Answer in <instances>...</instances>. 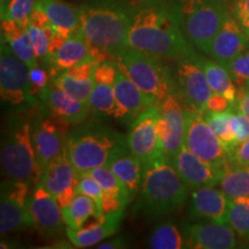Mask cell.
Listing matches in <instances>:
<instances>
[{"mask_svg":"<svg viewBox=\"0 0 249 249\" xmlns=\"http://www.w3.org/2000/svg\"><path fill=\"white\" fill-rule=\"evenodd\" d=\"M235 107L249 120V89L247 87L238 88Z\"/></svg>","mask_w":249,"mask_h":249,"instance_id":"obj_46","label":"cell"},{"mask_svg":"<svg viewBox=\"0 0 249 249\" xmlns=\"http://www.w3.org/2000/svg\"><path fill=\"white\" fill-rule=\"evenodd\" d=\"M160 116V108L150 107L130 123L127 144L130 154L141 161L143 169L169 161L165 157L158 136L157 124Z\"/></svg>","mask_w":249,"mask_h":249,"instance_id":"obj_8","label":"cell"},{"mask_svg":"<svg viewBox=\"0 0 249 249\" xmlns=\"http://www.w3.org/2000/svg\"><path fill=\"white\" fill-rule=\"evenodd\" d=\"M187 247L196 249H232L238 246L230 224L203 220L185 226Z\"/></svg>","mask_w":249,"mask_h":249,"instance_id":"obj_18","label":"cell"},{"mask_svg":"<svg viewBox=\"0 0 249 249\" xmlns=\"http://www.w3.org/2000/svg\"><path fill=\"white\" fill-rule=\"evenodd\" d=\"M108 167L127 187L133 197L141 191L144 169L141 161L130 154V151L124 152L112 160Z\"/></svg>","mask_w":249,"mask_h":249,"instance_id":"obj_32","label":"cell"},{"mask_svg":"<svg viewBox=\"0 0 249 249\" xmlns=\"http://www.w3.org/2000/svg\"><path fill=\"white\" fill-rule=\"evenodd\" d=\"M40 183L61 208L70 204L77 194V172L65 147L42 171Z\"/></svg>","mask_w":249,"mask_h":249,"instance_id":"obj_14","label":"cell"},{"mask_svg":"<svg viewBox=\"0 0 249 249\" xmlns=\"http://www.w3.org/2000/svg\"><path fill=\"white\" fill-rule=\"evenodd\" d=\"M76 192L91 197L102 208L103 189L99 182L89 172L77 174Z\"/></svg>","mask_w":249,"mask_h":249,"instance_id":"obj_39","label":"cell"},{"mask_svg":"<svg viewBox=\"0 0 249 249\" xmlns=\"http://www.w3.org/2000/svg\"><path fill=\"white\" fill-rule=\"evenodd\" d=\"M249 50V38L234 15L230 12L220 29L213 37L207 54L219 64H225Z\"/></svg>","mask_w":249,"mask_h":249,"instance_id":"obj_19","label":"cell"},{"mask_svg":"<svg viewBox=\"0 0 249 249\" xmlns=\"http://www.w3.org/2000/svg\"><path fill=\"white\" fill-rule=\"evenodd\" d=\"M11 2L12 0H0V15H1V20H5L6 17H7Z\"/></svg>","mask_w":249,"mask_h":249,"instance_id":"obj_48","label":"cell"},{"mask_svg":"<svg viewBox=\"0 0 249 249\" xmlns=\"http://www.w3.org/2000/svg\"><path fill=\"white\" fill-rule=\"evenodd\" d=\"M174 169L188 189L216 186L220 182L226 167L210 164L193 154L185 144L171 160Z\"/></svg>","mask_w":249,"mask_h":249,"instance_id":"obj_17","label":"cell"},{"mask_svg":"<svg viewBox=\"0 0 249 249\" xmlns=\"http://www.w3.org/2000/svg\"><path fill=\"white\" fill-rule=\"evenodd\" d=\"M233 15L249 38V0H235Z\"/></svg>","mask_w":249,"mask_h":249,"instance_id":"obj_44","label":"cell"},{"mask_svg":"<svg viewBox=\"0 0 249 249\" xmlns=\"http://www.w3.org/2000/svg\"><path fill=\"white\" fill-rule=\"evenodd\" d=\"M29 183L6 180L1 183L0 233L1 235L34 226L28 209Z\"/></svg>","mask_w":249,"mask_h":249,"instance_id":"obj_12","label":"cell"},{"mask_svg":"<svg viewBox=\"0 0 249 249\" xmlns=\"http://www.w3.org/2000/svg\"><path fill=\"white\" fill-rule=\"evenodd\" d=\"M39 98L45 103L57 119L66 124H81L87 118L91 107L89 103L77 99L54 85L48 86L39 93Z\"/></svg>","mask_w":249,"mask_h":249,"instance_id":"obj_22","label":"cell"},{"mask_svg":"<svg viewBox=\"0 0 249 249\" xmlns=\"http://www.w3.org/2000/svg\"><path fill=\"white\" fill-rule=\"evenodd\" d=\"M81 11V33L99 62L116 60L128 48L133 15L116 5L85 6Z\"/></svg>","mask_w":249,"mask_h":249,"instance_id":"obj_2","label":"cell"},{"mask_svg":"<svg viewBox=\"0 0 249 249\" xmlns=\"http://www.w3.org/2000/svg\"><path fill=\"white\" fill-rule=\"evenodd\" d=\"M124 217V210L103 213L93 217L85 226L79 230L67 229V236L75 247L87 248L98 245L104 239L113 235L119 229Z\"/></svg>","mask_w":249,"mask_h":249,"instance_id":"obj_23","label":"cell"},{"mask_svg":"<svg viewBox=\"0 0 249 249\" xmlns=\"http://www.w3.org/2000/svg\"><path fill=\"white\" fill-rule=\"evenodd\" d=\"M179 5L152 4L133 15L128 46L155 55L183 59L194 54L182 29Z\"/></svg>","mask_w":249,"mask_h":249,"instance_id":"obj_1","label":"cell"},{"mask_svg":"<svg viewBox=\"0 0 249 249\" xmlns=\"http://www.w3.org/2000/svg\"><path fill=\"white\" fill-rule=\"evenodd\" d=\"M33 141L35 145L37 161L40 171H43L46 165L65 148L66 138L64 139L57 121L51 118H44L34 127Z\"/></svg>","mask_w":249,"mask_h":249,"instance_id":"obj_25","label":"cell"},{"mask_svg":"<svg viewBox=\"0 0 249 249\" xmlns=\"http://www.w3.org/2000/svg\"><path fill=\"white\" fill-rule=\"evenodd\" d=\"M118 66L114 60H105L93 70V86L89 104L96 114L102 117H113L116 112L114 85Z\"/></svg>","mask_w":249,"mask_h":249,"instance_id":"obj_20","label":"cell"},{"mask_svg":"<svg viewBox=\"0 0 249 249\" xmlns=\"http://www.w3.org/2000/svg\"><path fill=\"white\" fill-rule=\"evenodd\" d=\"M232 129L235 135V145L249 139V120L241 112L234 111L232 116Z\"/></svg>","mask_w":249,"mask_h":249,"instance_id":"obj_42","label":"cell"},{"mask_svg":"<svg viewBox=\"0 0 249 249\" xmlns=\"http://www.w3.org/2000/svg\"><path fill=\"white\" fill-rule=\"evenodd\" d=\"M61 210L65 224L67 229L71 230H79L93 217L104 213L102 208L91 197L81 193H77L71 203L61 208Z\"/></svg>","mask_w":249,"mask_h":249,"instance_id":"obj_31","label":"cell"},{"mask_svg":"<svg viewBox=\"0 0 249 249\" xmlns=\"http://www.w3.org/2000/svg\"><path fill=\"white\" fill-rule=\"evenodd\" d=\"M230 108H235L224 96L219 93H213L207 104V110L213 112H223Z\"/></svg>","mask_w":249,"mask_h":249,"instance_id":"obj_45","label":"cell"},{"mask_svg":"<svg viewBox=\"0 0 249 249\" xmlns=\"http://www.w3.org/2000/svg\"><path fill=\"white\" fill-rule=\"evenodd\" d=\"M234 108L223 112H213L205 110L203 112L205 120L210 124L211 128L216 133V135L222 140L227 149H232L235 147V135L232 129V116Z\"/></svg>","mask_w":249,"mask_h":249,"instance_id":"obj_36","label":"cell"},{"mask_svg":"<svg viewBox=\"0 0 249 249\" xmlns=\"http://www.w3.org/2000/svg\"><path fill=\"white\" fill-rule=\"evenodd\" d=\"M27 30L29 34L31 44L35 50L38 60L45 62L49 55L50 44L57 31L54 30L49 18L42 9L35 8L29 17V22L27 24Z\"/></svg>","mask_w":249,"mask_h":249,"instance_id":"obj_30","label":"cell"},{"mask_svg":"<svg viewBox=\"0 0 249 249\" xmlns=\"http://www.w3.org/2000/svg\"><path fill=\"white\" fill-rule=\"evenodd\" d=\"M114 61L141 90L149 107H160L171 93L177 91L169 71L155 55L128 46Z\"/></svg>","mask_w":249,"mask_h":249,"instance_id":"obj_5","label":"cell"},{"mask_svg":"<svg viewBox=\"0 0 249 249\" xmlns=\"http://www.w3.org/2000/svg\"><path fill=\"white\" fill-rule=\"evenodd\" d=\"M124 246V242L123 239L116 238L113 240L102 242L101 245H98L99 249H114V248H123Z\"/></svg>","mask_w":249,"mask_h":249,"instance_id":"obj_47","label":"cell"},{"mask_svg":"<svg viewBox=\"0 0 249 249\" xmlns=\"http://www.w3.org/2000/svg\"><path fill=\"white\" fill-rule=\"evenodd\" d=\"M28 209L34 227L44 238H57L64 232L65 224L61 207L57 200L38 182L28 197Z\"/></svg>","mask_w":249,"mask_h":249,"instance_id":"obj_15","label":"cell"},{"mask_svg":"<svg viewBox=\"0 0 249 249\" xmlns=\"http://www.w3.org/2000/svg\"><path fill=\"white\" fill-rule=\"evenodd\" d=\"M185 245V236L171 222L158 224L149 236V246L152 249H181Z\"/></svg>","mask_w":249,"mask_h":249,"instance_id":"obj_35","label":"cell"},{"mask_svg":"<svg viewBox=\"0 0 249 249\" xmlns=\"http://www.w3.org/2000/svg\"><path fill=\"white\" fill-rule=\"evenodd\" d=\"M157 130L167 160H172L185 143V107L178 93L173 92L161 103Z\"/></svg>","mask_w":249,"mask_h":249,"instance_id":"obj_13","label":"cell"},{"mask_svg":"<svg viewBox=\"0 0 249 249\" xmlns=\"http://www.w3.org/2000/svg\"><path fill=\"white\" fill-rule=\"evenodd\" d=\"M87 61H92L97 65L102 64L82 33L68 38L55 33L50 44L49 55L45 60L52 71L60 73Z\"/></svg>","mask_w":249,"mask_h":249,"instance_id":"obj_16","label":"cell"},{"mask_svg":"<svg viewBox=\"0 0 249 249\" xmlns=\"http://www.w3.org/2000/svg\"><path fill=\"white\" fill-rule=\"evenodd\" d=\"M229 224L240 238L249 241V197L230 200Z\"/></svg>","mask_w":249,"mask_h":249,"instance_id":"obj_37","label":"cell"},{"mask_svg":"<svg viewBox=\"0 0 249 249\" xmlns=\"http://www.w3.org/2000/svg\"><path fill=\"white\" fill-rule=\"evenodd\" d=\"M36 4L37 0H12L6 18H12L27 27L30 14L36 8Z\"/></svg>","mask_w":249,"mask_h":249,"instance_id":"obj_40","label":"cell"},{"mask_svg":"<svg viewBox=\"0 0 249 249\" xmlns=\"http://www.w3.org/2000/svg\"><path fill=\"white\" fill-rule=\"evenodd\" d=\"M97 64L82 62L76 66L60 71L53 80V85L80 101L89 103L93 86L92 74Z\"/></svg>","mask_w":249,"mask_h":249,"instance_id":"obj_28","label":"cell"},{"mask_svg":"<svg viewBox=\"0 0 249 249\" xmlns=\"http://www.w3.org/2000/svg\"><path fill=\"white\" fill-rule=\"evenodd\" d=\"M230 198L213 186L195 188L191 194V216L229 224Z\"/></svg>","mask_w":249,"mask_h":249,"instance_id":"obj_21","label":"cell"},{"mask_svg":"<svg viewBox=\"0 0 249 249\" xmlns=\"http://www.w3.org/2000/svg\"><path fill=\"white\" fill-rule=\"evenodd\" d=\"M136 210L145 217H160L179 209L188 188L169 161L145 167Z\"/></svg>","mask_w":249,"mask_h":249,"instance_id":"obj_4","label":"cell"},{"mask_svg":"<svg viewBox=\"0 0 249 249\" xmlns=\"http://www.w3.org/2000/svg\"><path fill=\"white\" fill-rule=\"evenodd\" d=\"M1 40L7 43L12 52L29 68L38 65V59L31 44L27 27L12 18L1 20Z\"/></svg>","mask_w":249,"mask_h":249,"instance_id":"obj_29","label":"cell"},{"mask_svg":"<svg viewBox=\"0 0 249 249\" xmlns=\"http://www.w3.org/2000/svg\"><path fill=\"white\" fill-rule=\"evenodd\" d=\"M177 93L181 99L185 110L204 112L213 96L207 76L202 68L200 57L195 53L180 59L177 68Z\"/></svg>","mask_w":249,"mask_h":249,"instance_id":"obj_10","label":"cell"},{"mask_svg":"<svg viewBox=\"0 0 249 249\" xmlns=\"http://www.w3.org/2000/svg\"><path fill=\"white\" fill-rule=\"evenodd\" d=\"M229 74L236 88L246 87L249 82V50L236 55L225 64H222Z\"/></svg>","mask_w":249,"mask_h":249,"instance_id":"obj_38","label":"cell"},{"mask_svg":"<svg viewBox=\"0 0 249 249\" xmlns=\"http://www.w3.org/2000/svg\"><path fill=\"white\" fill-rule=\"evenodd\" d=\"M185 118L183 144L201 160L226 167L229 164V149L205 120L203 112L185 110Z\"/></svg>","mask_w":249,"mask_h":249,"instance_id":"obj_9","label":"cell"},{"mask_svg":"<svg viewBox=\"0 0 249 249\" xmlns=\"http://www.w3.org/2000/svg\"><path fill=\"white\" fill-rule=\"evenodd\" d=\"M101 185L102 210L104 213L124 210L133 196L121 180L110 170L108 166L97 167L89 172Z\"/></svg>","mask_w":249,"mask_h":249,"instance_id":"obj_26","label":"cell"},{"mask_svg":"<svg viewBox=\"0 0 249 249\" xmlns=\"http://www.w3.org/2000/svg\"><path fill=\"white\" fill-rule=\"evenodd\" d=\"M65 147L77 174L108 166L112 160L129 151L127 136L96 124L68 133Z\"/></svg>","mask_w":249,"mask_h":249,"instance_id":"obj_3","label":"cell"},{"mask_svg":"<svg viewBox=\"0 0 249 249\" xmlns=\"http://www.w3.org/2000/svg\"><path fill=\"white\" fill-rule=\"evenodd\" d=\"M219 186L230 200L249 197V166L227 164Z\"/></svg>","mask_w":249,"mask_h":249,"instance_id":"obj_34","label":"cell"},{"mask_svg":"<svg viewBox=\"0 0 249 249\" xmlns=\"http://www.w3.org/2000/svg\"><path fill=\"white\" fill-rule=\"evenodd\" d=\"M36 7L49 18L57 34L65 38L81 33V11L62 0H37Z\"/></svg>","mask_w":249,"mask_h":249,"instance_id":"obj_27","label":"cell"},{"mask_svg":"<svg viewBox=\"0 0 249 249\" xmlns=\"http://www.w3.org/2000/svg\"><path fill=\"white\" fill-rule=\"evenodd\" d=\"M246 87H247V88L249 89V82H248V85H247V86H246Z\"/></svg>","mask_w":249,"mask_h":249,"instance_id":"obj_49","label":"cell"},{"mask_svg":"<svg viewBox=\"0 0 249 249\" xmlns=\"http://www.w3.org/2000/svg\"><path fill=\"white\" fill-rule=\"evenodd\" d=\"M116 112L114 118L123 121H132L149 107L147 99L138 86L118 67L116 85H114Z\"/></svg>","mask_w":249,"mask_h":249,"instance_id":"obj_24","label":"cell"},{"mask_svg":"<svg viewBox=\"0 0 249 249\" xmlns=\"http://www.w3.org/2000/svg\"><path fill=\"white\" fill-rule=\"evenodd\" d=\"M200 61L213 92L224 96L235 107L238 88L233 83L226 68L216 60L200 58Z\"/></svg>","mask_w":249,"mask_h":249,"instance_id":"obj_33","label":"cell"},{"mask_svg":"<svg viewBox=\"0 0 249 249\" xmlns=\"http://www.w3.org/2000/svg\"><path fill=\"white\" fill-rule=\"evenodd\" d=\"M29 66L12 52L7 43L1 40L0 93L2 101L18 107L33 99L29 92Z\"/></svg>","mask_w":249,"mask_h":249,"instance_id":"obj_11","label":"cell"},{"mask_svg":"<svg viewBox=\"0 0 249 249\" xmlns=\"http://www.w3.org/2000/svg\"><path fill=\"white\" fill-rule=\"evenodd\" d=\"M50 75H51V73H49L48 71L44 70L43 67L38 66V65L30 68L29 92L31 97H34V96H39V93L49 86Z\"/></svg>","mask_w":249,"mask_h":249,"instance_id":"obj_41","label":"cell"},{"mask_svg":"<svg viewBox=\"0 0 249 249\" xmlns=\"http://www.w3.org/2000/svg\"><path fill=\"white\" fill-rule=\"evenodd\" d=\"M1 167L7 180L38 183L42 171L37 161L33 129L28 121L15 123L2 140Z\"/></svg>","mask_w":249,"mask_h":249,"instance_id":"obj_6","label":"cell"},{"mask_svg":"<svg viewBox=\"0 0 249 249\" xmlns=\"http://www.w3.org/2000/svg\"><path fill=\"white\" fill-rule=\"evenodd\" d=\"M229 164L249 166V139L229 150Z\"/></svg>","mask_w":249,"mask_h":249,"instance_id":"obj_43","label":"cell"},{"mask_svg":"<svg viewBox=\"0 0 249 249\" xmlns=\"http://www.w3.org/2000/svg\"><path fill=\"white\" fill-rule=\"evenodd\" d=\"M179 4L187 37L196 48L207 53L230 13L227 0H180Z\"/></svg>","mask_w":249,"mask_h":249,"instance_id":"obj_7","label":"cell"}]
</instances>
